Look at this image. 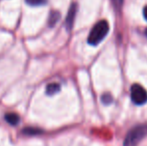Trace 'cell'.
I'll return each mask as SVG.
<instances>
[{"mask_svg":"<svg viewBox=\"0 0 147 146\" xmlns=\"http://www.w3.org/2000/svg\"><path fill=\"white\" fill-rule=\"evenodd\" d=\"M23 132L27 135H37L42 133V130L39 128H36V127H26V128L23 129Z\"/></svg>","mask_w":147,"mask_h":146,"instance_id":"cell-8","label":"cell"},{"mask_svg":"<svg viewBox=\"0 0 147 146\" xmlns=\"http://www.w3.org/2000/svg\"><path fill=\"white\" fill-rule=\"evenodd\" d=\"M115 2H116V3H121L122 2V0H114Z\"/></svg>","mask_w":147,"mask_h":146,"instance_id":"cell-12","label":"cell"},{"mask_svg":"<svg viewBox=\"0 0 147 146\" xmlns=\"http://www.w3.org/2000/svg\"><path fill=\"white\" fill-rule=\"evenodd\" d=\"M76 12H77V5H76L75 3L71 4L69 10H68L67 17H66V20H65V26H66V28H67V30H71V28L73 27Z\"/></svg>","mask_w":147,"mask_h":146,"instance_id":"cell-4","label":"cell"},{"mask_svg":"<svg viewBox=\"0 0 147 146\" xmlns=\"http://www.w3.org/2000/svg\"><path fill=\"white\" fill-rule=\"evenodd\" d=\"M101 100H102V102L104 104H109L112 102V97H111V95L109 93H105L102 95V97H101Z\"/></svg>","mask_w":147,"mask_h":146,"instance_id":"cell-10","label":"cell"},{"mask_svg":"<svg viewBox=\"0 0 147 146\" xmlns=\"http://www.w3.org/2000/svg\"><path fill=\"white\" fill-rule=\"evenodd\" d=\"M146 36H147V29H146Z\"/></svg>","mask_w":147,"mask_h":146,"instance_id":"cell-13","label":"cell"},{"mask_svg":"<svg viewBox=\"0 0 147 146\" xmlns=\"http://www.w3.org/2000/svg\"><path fill=\"white\" fill-rule=\"evenodd\" d=\"M59 19H60V13L58 11H52L48 17V25L50 26V27H53V26L58 22Z\"/></svg>","mask_w":147,"mask_h":146,"instance_id":"cell-6","label":"cell"},{"mask_svg":"<svg viewBox=\"0 0 147 146\" xmlns=\"http://www.w3.org/2000/svg\"><path fill=\"white\" fill-rule=\"evenodd\" d=\"M5 120L7 123H9L10 125L12 126H15L19 123L20 121V117L18 114L14 112H9V113H6L5 114Z\"/></svg>","mask_w":147,"mask_h":146,"instance_id":"cell-5","label":"cell"},{"mask_svg":"<svg viewBox=\"0 0 147 146\" xmlns=\"http://www.w3.org/2000/svg\"><path fill=\"white\" fill-rule=\"evenodd\" d=\"M25 2L30 6H42L47 3V0H25Z\"/></svg>","mask_w":147,"mask_h":146,"instance_id":"cell-9","label":"cell"},{"mask_svg":"<svg viewBox=\"0 0 147 146\" xmlns=\"http://www.w3.org/2000/svg\"><path fill=\"white\" fill-rule=\"evenodd\" d=\"M109 31V24L106 20H101L97 22L94 25V27L91 29L88 36V43L90 45H98L103 39L106 37L107 33Z\"/></svg>","mask_w":147,"mask_h":146,"instance_id":"cell-1","label":"cell"},{"mask_svg":"<svg viewBox=\"0 0 147 146\" xmlns=\"http://www.w3.org/2000/svg\"><path fill=\"white\" fill-rule=\"evenodd\" d=\"M147 135V125L141 124L133 127L124 139V146H137L138 143Z\"/></svg>","mask_w":147,"mask_h":146,"instance_id":"cell-2","label":"cell"},{"mask_svg":"<svg viewBox=\"0 0 147 146\" xmlns=\"http://www.w3.org/2000/svg\"><path fill=\"white\" fill-rule=\"evenodd\" d=\"M143 15H144V18H145L146 21H147V6H145L143 9Z\"/></svg>","mask_w":147,"mask_h":146,"instance_id":"cell-11","label":"cell"},{"mask_svg":"<svg viewBox=\"0 0 147 146\" xmlns=\"http://www.w3.org/2000/svg\"><path fill=\"white\" fill-rule=\"evenodd\" d=\"M60 91V85L58 83H50L46 86V93L48 95H54Z\"/></svg>","mask_w":147,"mask_h":146,"instance_id":"cell-7","label":"cell"},{"mask_svg":"<svg viewBox=\"0 0 147 146\" xmlns=\"http://www.w3.org/2000/svg\"><path fill=\"white\" fill-rule=\"evenodd\" d=\"M130 96L136 105H143L147 102V91L139 84H133L131 86Z\"/></svg>","mask_w":147,"mask_h":146,"instance_id":"cell-3","label":"cell"}]
</instances>
